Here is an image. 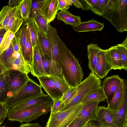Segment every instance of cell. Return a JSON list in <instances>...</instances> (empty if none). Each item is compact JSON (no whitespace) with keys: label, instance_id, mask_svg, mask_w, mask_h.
Listing matches in <instances>:
<instances>
[{"label":"cell","instance_id":"1f68e13d","mask_svg":"<svg viewBox=\"0 0 127 127\" xmlns=\"http://www.w3.org/2000/svg\"><path fill=\"white\" fill-rule=\"evenodd\" d=\"M117 51L122 63L124 69L127 70V36L121 44L115 46Z\"/></svg>","mask_w":127,"mask_h":127},{"label":"cell","instance_id":"7dc6e473","mask_svg":"<svg viewBox=\"0 0 127 127\" xmlns=\"http://www.w3.org/2000/svg\"><path fill=\"white\" fill-rule=\"evenodd\" d=\"M76 87L70 88L63 95L62 98V103L65 101L70 95L76 88Z\"/></svg>","mask_w":127,"mask_h":127},{"label":"cell","instance_id":"5b68a950","mask_svg":"<svg viewBox=\"0 0 127 127\" xmlns=\"http://www.w3.org/2000/svg\"><path fill=\"white\" fill-rule=\"evenodd\" d=\"M101 84L100 79L94 73L91 72L88 76L76 87L75 95L72 100L60 111L81 102L86 96L97 91L101 87Z\"/></svg>","mask_w":127,"mask_h":127},{"label":"cell","instance_id":"f35d334b","mask_svg":"<svg viewBox=\"0 0 127 127\" xmlns=\"http://www.w3.org/2000/svg\"><path fill=\"white\" fill-rule=\"evenodd\" d=\"M39 50L41 57L43 67L47 75L48 76H49V75L51 65V61L46 56L41 50L39 49Z\"/></svg>","mask_w":127,"mask_h":127},{"label":"cell","instance_id":"60d3db41","mask_svg":"<svg viewBox=\"0 0 127 127\" xmlns=\"http://www.w3.org/2000/svg\"><path fill=\"white\" fill-rule=\"evenodd\" d=\"M8 111L5 104L0 102V125L5 120Z\"/></svg>","mask_w":127,"mask_h":127},{"label":"cell","instance_id":"f907efd6","mask_svg":"<svg viewBox=\"0 0 127 127\" xmlns=\"http://www.w3.org/2000/svg\"><path fill=\"white\" fill-rule=\"evenodd\" d=\"M1 60L0 58V75L8 70Z\"/></svg>","mask_w":127,"mask_h":127},{"label":"cell","instance_id":"681fc988","mask_svg":"<svg viewBox=\"0 0 127 127\" xmlns=\"http://www.w3.org/2000/svg\"><path fill=\"white\" fill-rule=\"evenodd\" d=\"M22 0H10L8 2V6L11 7H17Z\"/></svg>","mask_w":127,"mask_h":127},{"label":"cell","instance_id":"d590c367","mask_svg":"<svg viewBox=\"0 0 127 127\" xmlns=\"http://www.w3.org/2000/svg\"><path fill=\"white\" fill-rule=\"evenodd\" d=\"M106 97L101 86L96 91L88 95L82 100L81 102H86L90 101L101 102L104 101Z\"/></svg>","mask_w":127,"mask_h":127},{"label":"cell","instance_id":"ab89813d","mask_svg":"<svg viewBox=\"0 0 127 127\" xmlns=\"http://www.w3.org/2000/svg\"><path fill=\"white\" fill-rule=\"evenodd\" d=\"M74 5L77 8H82L84 10H88L89 6L85 0H70Z\"/></svg>","mask_w":127,"mask_h":127},{"label":"cell","instance_id":"d6986e66","mask_svg":"<svg viewBox=\"0 0 127 127\" xmlns=\"http://www.w3.org/2000/svg\"><path fill=\"white\" fill-rule=\"evenodd\" d=\"M126 79L119 85L110 102L106 107L108 109L117 110L119 108L121 103L124 92Z\"/></svg>","mask_w":127,"mask_h":127},{"label":"cell","instance_id":"9a60e30c","mask_svg":"<svg viewBox=\"0 0 127 127\" xmlns=\"http://www.w3.org/2000/svg\"><path fill=\"white\" fill-rule=\"evenodd\" d=\"M48 32L46 35L48 39L51 47V60L56 62L60 59L58 45V35L56 28L52 27L48 23Z\"/></svg>","mask_w":127,"mask_h":127},{"label":"cell","instance_id":"ba28073f","mask_svg":"<svg viewBox=\"0 0 127 127\" xmlns=\"http://www.w3.org/2000/svg\"><path fill=\"white\" fill-rule=\"evenodd\" d=\"M107 109L112 116L114 124L117 127H123L127 123V80L125 83L122 101L119 109L115 111Z\"/></svg>","mask_w":127,"mask_h":127},{"label":"cell","instance_id":"7c38bea8","mask_svg":"<svg viewBox=\"0 0 127 127\" xmlns=\"http://www.w3.org/2000/svg\"><path fill=\"white\" fill-rule=\"evenodd\" d=\"M40 9L47 23H50L54 20L59 10L58 0H43Z\"/></svg>","mask_w":127,"mask_h":127},{"label":"cell","instance_id":"ffe728a7","mask_svg":"<svg viewBox=\"0 0 127 127\" xmlns=\"http://www.w3.org/2000/svg\"><path fill=\"white\" fill-rule=\"evenodd\" d=\"M105 53L108 62L114 70L124 69L122 63L117 51L115 46L105 50Z\"/></svg>","mask_w":127,"mask_h":127},{"label":"cell","instance_id":"cb8c5ba5","mask_svg":"<svg viewBox=\"0 0 127 127\" xmlns=\"http://www.w3.org/2000/svg\"><path fill=\"white\" fill-rule=\"evenodd\" d=\"M97 121L107 127H118L114 124L112 116L105 105L98 107Z\"/></svg>","mask_w":127,"mask_h":127},{"label":"cell","instance_id":"3957f363","mask_svg":"<svg viewBox=\"0 0 127 127\" xmlns=\"http://www.w3.org/2000/svg\"><path fill=\"white\" fill-rule=\"evenodd\" d=\"M53 103H46L15 110H9L7 117L11 121L29 123L51 111Z\"/></svg>","mask_w":127,"mask_h":127},{"label":"cell","instance_id":"5bb4252c","mask_svg":"<svg viewBox=\"0 0 127 127\" xmlns=\"http://www.w3.org/2000/svg\"><path fill=\"white\" fill-rule=\"evenodd\" d=\"M100 102L96 101H88L78 117L82 118L86 122L97 121L98 105Z\"/></svg>","mask_w":127,"mask_h":127},{"label":"cell","instance_id":"e0dca14e","mask_svg":"<svg viewBox=\"0 0 127 127\" xmlns=\"http://www.w3.org/2000/svg\"><path fill=\"white\" fill-rule=\"evenodd\" d=\"M9 78L8 69L0 75V102L5 104L12 96L8 83Z\"/></svg>","mask_w":127,"mask_h":127},{"label":"cell","instance_id":"7bdbcfd3","mask_svg":"<svg viewBox=\"0 0 127 127\" xmlns=\"http://www.w3.org/2000/svg\"><path fill=\"white\" fill-rule=\"evenodd\" d=\"M51 107V113H55L59 111L62 103L61 99L55 100Z\"/></svg>","mask_w":127,"mask_h":127},{"label":"cell","instance_id":"2e32d148","mask_svg":"<svg viewBox=\"0 0 127 127\" xmlns=\"http://www.w3.org/2000/svg\"><path fill=\"white\" fill-rule=\"evenodd\" d=\"M32 68L31 73L33 76L37 78L42 76H48L43 67L39 49L36 45L33 49Z\"/></svg>","mask_w":127,"mask_h":127},{"label":"cell","instance_id":"4fadbf2b","mask_svg":"<svg viewBox=\"0 0 127 127\" xmlns=\"http://www.w3.org/2000/svg\"><path fill=\"white\" fill-rule=\"evenodd\" d=\"M37 79L41 87L54 101L62 98L63 94L55 86L49 76H42Z\"/></svg>","mask_w":127,"mask_h":127},{"label":"cell","instance_id":"ee69618b","mask_svg":"<svg viewBox=\"0 0 127 127\" xmlns=\"http://www.w3.org/2000/svg\"><path fill=\"white\" fill-rule=\"evenodd\" d=\"M58 1L59 10L66 11L69 8L65 0H58Z\"/></svg>","mask_w":127,"mask_h":127},{"label":"cell","instance_id":"f6af8a7d","mask_svg":"<svg viewBox=\"0 0 127 127\" xmlns=\"http://www.w3.org/2000/svg\"><path fill=\"white\" fill-rule=\"evenodd\" d=\"M11 43L14 52H16L21 51L19 41L15 36L11 41Z\"/></svg>","mask_w":127,"mask_h":127},{"label":"cell","instance_id":"e575fe53","mask_svg":"<svg viewBox=\"0 0 127 127\" xmlns=\"http://www.w3.org/2000/svg\"><path fill=\"white\" fill-rule=\"evenodd\" d=\"M13 52L11 43L9 48L0 55V58L1 60L8 69L11 68L12 65L13 57L12 55Z\"/></svg>","mask_w":127,"mask_h":127},{"label":"cell","instance_id":"52a82bcc","mask_svg":"<svg viewBox=\"0 0 127 127\" xmlns=\"http://www.w3.org/2000/svg\"><path fill=\"white\" fill-rule=\"evenodd\" d=\"M8 70L9 78L8 83L12 96L25 85L30 78L27 74L17 70L9 69Z\"/></svg>","mask_w":127,"mask_h":127},{"label":"cell","instance_id":"db71d44e","mask_svg":"<svg viewBox=\"0 0 127 127\" xmlns=\"http://www.w3.org/2000/svg\"><path fill=\"white\" fill-rule=\"evenodd\" d=\"M81 127H92L90 122H86Z\"/></svg>","mask_w":127,"mask_h":127},{"label":"cell","instance_id":"484cf974","mask_svg":"<svg viewBox=\"0 0 127 127\" xmlns=\"http://www.w3.org/2000/svg\"><path fill=\"white\" fill-rule=\"evenodd\" d=\"M11 69L17 70L28 74L32 71V66L26 62L22 55L19 57L14 58Z\"/></svg>","mask_w":127,"mask_h":127},{"label":"cell","instance_id":"6da1fadb","mask_svg":"<svg viewBox=\"0 0 127 127\" xmlns=\"http://www.w3.org/2000/svg\"><path fill=\"white\" fill-rule=\"evenodd\" d=\"M59 51L62 74L71 87H77L82 81L84 73L78 59L58 36Z\"/></svg>","mask_w":127,"mask_h":127},{"label":"cell","instance_id":"30bf717a","mask_svg":"<svg viewBox=\"0 0 127 127\" xmlns=\"http://www.w3.org/2000/svg\"><path fill=\"white\" fill-rule=\"evenodd\" d=\"M124 80L118 75H113L107 77L104 80L101 86L108 104L110 102L120 84Z\"/></svg>","mask_w":127,"mask_h":127},{"label":"cell","instance_id":"4dcf8cb0","mask_svg":"<svg viewBox=\"0 0 127 127\" xmlns=\"http://www.w3.org/2000/svg\"><path fill=\"white\" fill-rule=\"evenodd\" d=\"M29 17L33 19L39 29L46 35L48 31L47 21L41 12H37Z\"/></svg>","mask_w":127,"mask_h":127},{"label":"cell","instance_id":"d4e9b609","mask_svg":"<svg viewBox=\"0 0 127 127\" xmlns=\"http://www.w3.org/2000/svg\"><path fill=\"white\" fill-rule=\"evenodd\" d=\"M57 18L64 22L65 24L73 27L76 26L82 22L80 16L74 15L68 11H60L57 13Z\"/></svg>","mask_w":127,"mask_h":127},{"label":"cell","instance_id":"8d00e7d4","mask_svg":"<svg viewBox=\"0 0 127 127\" xmlns=\"http://www.w3.org/2000/svg\"><path fill=\"white\" fill-rule=\"evenodd\" d=\"M15 34L10 31H6L0 44V55L9 48Z\"/></svg>","mask_w":127,"mask_h":127},{"label":"cell","instance_id":"9f6ffc18","mask_svg":"<svg viewBox=\"0 0 127 127\" xmlns=\"http://www.w3.org/2000/svg\"><path fill=\"white\" fill-rule=\"evenodd\" d=\"M123 127H127V123H125Z\"/></svg>","mask_w":127,"mask_h":127},{"label":"cell","instance_id":"4316f807","mask_svg":"<svg viewBox=\"0 0 127 127\" xmlns=\"http://www.w3.org/2000/svg\"><path fill=\"white\" fill-rule=\"evenodd\" d=\"M24 21L28 27L33 49L36 45L38 40L39 29L35 21L31 17H29L27 19Z\"/></svg>","mask_w":127,"mask_h":127},{"label":"cell","instance_id":"816d5d0a","mask_svg":"<svg viewBox=\"0 0 127 127\" xmlns=\"http://www.w3.org/2000/svg\"><path fill=\"white\" fill-rule=\"evenodd\" d=\"M92 127H107L98 121H90Z\"/></svg>","mask_w":127,"mask_h":127},{"label":"cell","instance_id":"7402d4cb","mask_svg":"<svg viewBox=\"0 0 127 127\" xmlns=\"http://www.w3.org/2000/svg\"><path fill=\"white\" fill-rule=\"evenodd\" d=\"M36 45L39 49L51 60V51L49 41L46 35L39 30Z\"/></svg>","mask_w":127,"mask_h":127},{"label":"cell","instance_id":"f1b7e54d","mask_svg":"<svg viewBox=\"0 0 127 127\" xmlns=\"http://www.w3.org/2000/svg\"><path fill=\"white\" fill-rule=\"evenodd\" d=\"M49 76L53 81L55 86L63 95L71 87L62 74Z\"/></svg>","mask_w":127,"mask_h":127},{"label":"cell","instance_id":"f5cc1de1","mask_svg":"<svg viewBox=\"0 0 127 127\" xmlns=\"http://www.w3.org/2000/svg\"><path fill=\"white\" fill-rule=\"evenodd\" d=\"M89 6L90 7L95 4L99 0H85Z\"/></svg>","mask_w":127,"mask_h":127},{"label":"cell","instance_id":"44dd1931","mask_svg":"<svg viewBox=\"0 0 127 127\" xmlns=\"http://www.w3.org/2000/svg\"><path fill=\"white\" fill-rule=\"evenodd\" d=\"M19 12L17 6H3L0 11V31L5 29L11 17Z\"/></svg>","mask_w":127,"mask_h":127},{"label":"cell","instance_id":"83f0119b","mask_svg":"<svg viewBox=\"0 0 127 127\" xmlns=\"http://www.w3.org/2000/svg\"><path fill=\"white\" fill-rule=\"evenodd\" d=\"M23 21L19 12L11 17L4 29L6 31H9L15 34L20 29Z\"/></svg>","mask_w":127,"mask_h":127},{"label":"cell","instance_id":"ac0fdd59","mask_svg":"<svg viewBox=\"0 0 127 127\" xmlns=\"http://www.w3.org/2000/svg\"><path fill=\"white\" fill-rule=\"evenodd\" d=\"M104 23H101L94 19L81 22L73 27L74 31L78 32L91 31H101L104 27Z\"/></svg>","mask_w":127,"mask_h":127},{"label":"cell","instance_id":"8992f818","mask_svg":"<svg viewBox=\"0 0 127 127\" xmlns=\"http://www.w3.org/2000/svg\"><path fill=\"white\" fill-rule=\"evenodd\" d=\"M40 85L30 78L25 85L14 94L5 104L8 110L22 101L43 93Z\"/></svg>","mask_w":127,"mask_h":127},{"label":"cell","instance_id":"8fae6325","mask_svg":"<svg viewBox=\"0 0 127 127\" xmlns=\"http://www.w3.org/2000/svg\"><path fill=\"white\" fill-rule=\"evenodd\" d=\"M112 67L108 61L105 50L101 49L97 56V60L94 74L100 79H103L107 75Z\"/></svg>","mask_w":127,"mask_h":127},{"label":"cell","instance_id":"bcb514c9","mask_svg":"<svg viewBox=\"0 0 127 127\" xmlns=\"http://www.w3.org/2000/svg\"><path fill=\"white\" fill-rule=\"evenodd\" d=\"M86 123L82 118L78 117L69 127H81Z\"/></svg>","mask_w":127,"mask_h":127},{"label":"cell","instance_id":"11a10c76","mask_svg":"<svg viewBox=\"0 0 127 127\" xmlns=\"http://www.w3.org/2000/svg\"><path fill=\"white\" fill-rule=\"evenodd\" d=\"M66 3L69 6H72L73 5L72 2L71 0H65Z\"/></svg>","mask_w":127,"mask_h":127},{"label":"cell","instance_id":"277c9868","mask_svg":"<svg viewBox=\"0 0 127 127\" xmlns=\"http://www.w3.org/2000/svg\"><path fill=\"white\" fill-rule=\"evenodd\" d=\"M88 102H81L55 113H51L45 127H69L77 118Z\"/></svg>","mask_w":127,"mask_h":127},{"label":"cell","instance_id":"74e56055","mask_svg":"<svg viewBox=\"0 0 127 127\" xmlns=\"http://www.w3.org/2000/svg\"><path fill=\"white\" fill-rule=\"evenodd\" d=\"M109 0H99L94 5L90 7V9L95 14L102 16Z\"/></svg>","mask_w":127,"mask_h":127},{"label":"cell","instance_id":"9c48e42d","mask_svg":"<svg viewBox=\"0 0 127 127\" xmlns=\"http://www.w3.org/2000/svg\"><path fill=\"white\" fill-rule=\"evenodd\" d=\"M54 102L48 95L43 93L19 102L9 110H15Z\"/></svg>","mask_w":127,"mask_h":127},{"label":"cell","instance_id":"f546056e","mask_svg":"<svg viewBox=\"0 0 127 127\" xmlns=\"http://www.w3.org/2000/svg\"><path fill=\"white\" fill-rule=\"evenodd\" d=\"M33 54V49L27 27L26 42L23 57L25 61L32 66Z\"/></svg>","mask_w":127,"mask_h":127},{"label":"cell","instance_id":"6f0895ef","mask_svg":"<svg viewBox=\"0 0 127 127\" xmlns=\"http://www.w3.org/2000/svg\"><path fill=\"white\" fill-rule=\"evenodd\" d=\"M5 127V126H3V127Z\"/></svg>","mask_w":127,"mask_h":127},{"label":"cell","instance_id":"603a6c76","mask_svg":"<svg viewBox=\"0 0 127 127\" xmlns=\"http://www.w3.org/2000/svg\"><path fill=\"white\" fill-rule=\"evenodd\" d=\"M101 49L96 44L90 43L87 45L88 67L91 72L94 73L97 62L98 54Z\"/></svg>","mask_w":127,"mask_h":127},{"label":"cell","instance_id":"d6a6232c","mask_svg":"<svg viewBox=\"0 0 127 127\" xmlns=\"http://www.w3.org/2000/svg\"><path fill=\"white\" fill-rule=\"evenodd\" d=\"M24 24L15 34V35L19 41L22 56L25 51L27 35V26L25 23Z\"/></svg>","mask_w":127,"mask_h":127},{"label":"cell","instance_id":"7a4b0ae2","mask_svg":"<svg viewBox=\"0 0 127 127\" xmlns=\"http://www.w3.org/2000/svg\"><path fill=\"white\" fill-rule=\"evenodd\" d=\"M102 17L118 32L127 31V0H109Z\"/></svg>","mask_w":127,"mask_h":127},{"label":"cell","instance_id":"b9f144b4","mask_svg":"<svg viewBox=\"0 0 127 127\" xmlns=\"http://www.w3.org/2000/svg\"><path fill=\"white\" fill-rule=\"evenodd\" d=\"M42 0H37L32 2L30 16H31L36 13L41 12L40 7Z\"/></svg>","mask_w":127,"mask_h":127},{"label":"cell","instance_id":"c3c4849f","mask_svg":"<svg viewBox=\"0 0 127 127\" xmlns=\"http://www.w3.org/2000/svg\"><path fill=\"white\" fill-rule=\"evenodd\" d=\"M18 127H43L38 123H22Z\"/></svg>","mask_w":127,"mask_h":127},{"label":"cell","instance_id":"836d02e7","mask_svg":"<svg viewBox=\"0 0 127 127\" xmlns=\"http://www.w3.org/2000/svg\"><path fill=\"white\" fill-rule=\"evenodd\" d=\"M32 0H22L17 6L22 18L24 21L27 19L31 13L32 4Z\"/></svg>","mask_w":127,"mask_h":127}]
</instances>
